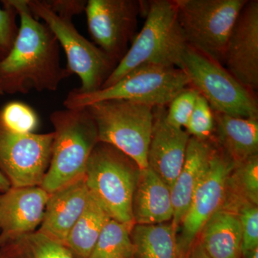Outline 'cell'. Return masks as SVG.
<instances>
[{"label":"cell","mask_w":258,"mask_h":258,"mask_svg":"<svg viewBox=\"0 0 258 258\" xmlns=\"http://www.w3.org/2000/svg\"><path fill=\"white\" fill-rule=\"evenodd\" d=\"M16 10L20 26L8 55L0 61L4 93L26 94L32 90L55 91L71 76L60 62V45L45 23L32 15L27 0H5Z\"/></svg>","instance_id":"1"},{"label":"cell","mask_w":258,"mask_h":258,"mask_svg":"<svg viewBox=\"0 0 258 258\" xmlns=\"http://www.w3.org/2000/svg\"><path fill=\"white\" fill-rule=\"evenodd\" d=\"M146 15L143 28L101 88L109 87L142 64L181 69L188 45L178 21L174 0L148 2Z\"/></svg>","instance_id":"2"},{"label":"cell","mask_w":258,"mask_h":258,"mask_svg":"<svg viewBox=\"0 0 258 258\" xmlns=\"http://www.w3.org/2000/svg\"><path fill=\"white\" fill-rule=\"evenodd\" d=\"M55 131L48 169L40 187L51 194L83 177L88 159L98 143V131L86 108L52 112Z\"/></svg>","instance_id":"3"},{"label":"cell","mask_w":258,"mask_h":258,"mask_svg":"<svg viewBox=\"0 0 258 258\" xmlns=\"http://www.w3.org/2000/svg\"><path fill=\"white\" fill-rule=\"evenodd\" d=\"M189 86V80L183 70L145 64L132 70L109 87L91 93L80 92L75 88L68 94L64 106L69 109H76L97 102L120 99L153 108L165 107Z\"/></svg>","instance_id":"4"},{"label":"cell","mask_w":258,"mask_h":258,"mask_svg":"<svg viewBox=\"0 0 258 258\" xmlns=\"http://www.w3.org/2000/svg\"><path fill=\"white\" fill-rule=\"evenodd\" d=\"M141 169L110 144L98 142L88 159L85 181L90 195L117 221L134 222L132 201Z\"/></svg>","instance_id":"5"},{"label":"cell","mask_w":258,"mask_h":258,"mask_svg":"<svg viewBox=\"0 0 258 258\" xmlns=\"http://www.w3.org/2000/svg\"><path fill=\"white\" fill-rule=\"evenodd\" d=\"M96 123L98 142L110 144L132 158L141 169L148 167L153 127V107L111 99L86 107Z\"/></svg>","instance_id":"6"},{"label":"cell","mask_w":258,"mask_h":258,"mask_svg":"<svg viewBox=\"0 0 258 258\" xmlns=\"http://www.w3.org/2000/svg\"><path fill=\"white\" fill-rule=\"evenodd\" d=\"M174 1L188 46L222 64L231 32L247 0Z\"/></svg>","instance_id":"7"},{"label":"cell","mask_w":258,"mask_h":258,"mask_svg":"<svg viewBox=\"0 0 258 258\" xmlns=\"http://www.w3.org/2000/svg\"><path fill=\"white\" fill-rule=\"evenodd\" d=\"M181 70L195 88L208 102L213 112L232 116L258 118L257 98L220 62L188 46Z\"/></svg>","instance_id":"8"},{"label":"cell","mask_w":258,"mask_h":258,"mask_svg":"<svg viewBox=\"0 0 258 258\" xmlns=\"http://www.w3.org/2000/svg\"><path fill=\"white\" fill-rule=\"evenodd\" d=\"M29 9L37 20H43L55 35L67 56L68 71L81 80L78 91H98L113 72L117 62L93 42L83 37L72 20L56 15L43 0H27Z\"/></svg>","instance_id":"9"},{"label":"cell","mask_w":258,"mask_h":258,"mask_svg":"<svg viewBox=\"0 0 258 258\" xmlns=\"http://www.w3.org/2000/svg\"><path fill=\"white\" fill-rule=\"evenodd\" d=\"M145 5L138 0L88 1L85 13L90 35L95 45L117 64L128 50L139 15L147 10Z\"/></svg>","instance_id":"10"},{"label":"cell","mask_w":258,"mask_h":258,"mask_svg":"<svg viewBox=\"0 0 258 258\" xmlns=\"http://www.w3.org/2000/svg\"><path fill=\"white\" fill-rule=\"evenodd\" d=\"M54 134L13 133L0 126V171L12 187L40 186L51 159Z\"/></svg>","instance_id":"11"},{"label":"cell","mask_w":258,"mask_h":258,"mask_svg":"<svg viewBox=\"0 0 258 258\" xmlns=\"http://www.w3.org/2000/svg\"><path fill=\"white\" fill-rule=\"evenodd\" d=\"M235 165L215 144L210 166L194 194L177 232L178 243L185 258L204 225L221 209L227 178Z\"/></svg>","instance_id":"12"},{"label":"cell","mask_w":258,"mask_h":258,"mask_svg":"<svg viewBox=\"0 0 258 258\" xmlns=\"http://www.w3.org/2000/svg\"><path fill=\"white\" fill-rule=\"evenodd\" d=\"M222 63L244 87L253 92L257 90V0H247L241 10L226 45Z\"/></svg>","instance_id":"13"},{"label":"cell","mask_w":258,"mask_h":258,"mask_svg":"<svg viewBox=\"0 0 258 258\" xmlns=\"http://www.w3.org/2000/svg\"><path fill=\"white\" fill-rule=\"evenodd\" d=\"M50 194L40 186L0 193V245L32 233L41 225Z\"/></svg>","instance_id":"14"},{"label":"cell","mask_w":258,"mask_h":258,"mask_svg":"<svg viewBox=\"0 0 258 258\" xmlns=\"http://www.w3.org/2000/svg\"><path fill=\"white\" fill-rule=\"evenodd\" d=\"M165 107L153 108L154 120L148 149V167L171 188L184 164L190 136L166 120Z\"/></svg>","instance_id":"15"},{"label":"cell","mask_w":258,"mask_h":258,"mask_svg":"<svg viewBox=\"0 0 258 258\" xmlns=\"http://www.w3.org/2000/svg\"><path fill=\"white\" fill-rule=\"evenodd\" d=\"M90 197L85 176L50 194L38 232L64 244Z\"/></svg>","instance_id":"16"},{"label":"cell","mask_w":258,"mask_h":258,"mask_svg":"<svg viewBox=\"0 0 258 258\" xmlns=\"http://www.w3.org/2000/svg\"><path fill=\"white\" fill-rule=\"evenodd\" d=\"M215 148V142L212 139L200 140L190 137L184 164L171 188L174 210L171 224L176 234L194 194L208 171Z\"/></svg>","instance_id":"17"},{"label":"cell","mask_w":258,"mask_h":258,"mask_svg":"<svg viewBox=\"0 0 258 258\" xmlns=\"http://www.w3.org/2000/svg\"><path fill=\"white\" fill-rule=\"evenodd\" d=\"M132 215L137 225H155L172 220L171 188L149 167L141 169L132 201Z\"/></svg>","instance_id":"18"},{"label":"cell","mask_w":258,"mask_h":258,"mask_svg":"<svg viewBox=\"0 0 258 258\" xmlns=\"http://www.w3.org/2000/svg\"><path fill=\"white\" fill-rule=\"evenodd\" d=\"M215 142L235 164L258 154V118L213 112Z\"/></svg>","instance_id":"19"},{"label":"cell","mask_w":258,"mask_h":258,"mask_svg":"<svg viewBox=\"0 0 258 258\" xmlns=\"http://www.w3.org/2000/svg\"><path fill=\"white\" fill-rule=\"evenodd\" d=\"M198 240L210 258H242V230L234 212L220 210L204 225Z\"/></svg>","instance_id":"20"},{"label":"cell","mask_w":258,"mask_h":258,"mask_svg":"<svg viewBox=\"0 0 258 258\" xmlns=\"http://www.w3.org/2000/svg\"><path fill=\"white\" fill-rule=\"evenodd\" d=\"M137 258H185L171 222L137 225L132 230Z\"/></svg>","instance_id":"21"},{"label":"cell","mask_w":258,"mask_h":258,"mask_svg":"<svg viewBox=\"0 0 258 258\" xmlns=\"http://www.w3.org/2000/svg\"><path fill=\"white\" fill-rule=\"evenodd\" d=\"M110 219L106 210L91 195L84 211L70 231L64 245L77 258H88Z\"/></svg>","instance_id":"22"},{"label":"cell","mask_w":258,"mask_h":258,"mask_svg":"<svg viewBox=\"0 0 258 258\" xmlns=\"http://www.w3.org/2000/svg\"><path fill=\"white\" fill-rule=\"evenodd\" d=\"M247 204L258 205V154L234 166L226 183L221 209L235 213Z\"/></svg>","instance_id":"23"},{"label":"cell","mask_w":258,"mask_h":258,"mask_svg":"<svg viewBox=\"0 0 258 258\" xmlns=\"http://www.w3.org/2000/svg\"><path fill=\"white\" fill-rule=\"evenodd\" d=\"M134 222H122L110 219L103 227L88 258H134L135 248L132 240Z\"/></svg>","instance_id":"24"},{"label":"cell","mask_w":258,"mask_h":258,"mask_svg":"<svg viewBox=\"0 0 258 258\" xmlns=\"http://www.w3.org/2000/svg\"><path fill=\"white\" fill-rule=\"evenodd\" d=\"M39 117L33 108L20 101H11L0 109V126L13 133H34Z\"/></svg>","instance_id":"25"},{"label":"cell","mask_w":258,"mask_h":258,"mask_svg":"<svg viewBox=\"0 0 258 258\" xmlns=\"http://www.w3.org/2000/svg\"><path fill=\"white\" fill-rule=\"evenodd\" d=\"M16 240L25 244V252L28 258H77L64 244L56 242L38 231Z\"/></svg>","instance_id":"26"},{"label":"cell","mask_w":258,"mask_h":258,"mask_svg":"<svg viewBox=\"0 0 258 258\" xmlns=\"http://www.w3.org/2000/svg\"><path fill=\"white\" fill-rule=\"evenodd\" d=\"M215 121L213 111L208 102L200 94L186 125V132L191 137L200 140H211L215 133Z\"/></svg>","instance_id":"27"},{"label":"cell","mask_w":258,"mask_h":258,"mask_svg":"<svg viewBox=\"0 0 258 258\" xmlns=\"http://www.w3.org/2000/svg\"><path fill=\"white\" fill-rule=\"evenodd\" d=\"M200 93L189 86L180 92L169 104L166 111V120L178 128H186Z\"/></svg>","instance_id":"28"},{"label":"cell","mask_w":258,"mask_h":258,"mask_svg":"<svg viewBox=\"0 0 258 258\" xmlns=\"http://www.w3.org/2000/svg\"><path fill=\"white\" fill-rule=\"evenodd\" d=\"M242 230V254L258 248V205L241 207L235 212Z\"/></svg>","instance_id":"29"},{"label":"cell","mask_w":258,"mask_h":258,"mask_svg":"<svg viewBox=\"0 0 258 258\" xmlns=\"http://www.w3.org/2000/svg\"><path fill=\"white\" fill-rule=\"evenodd\" d=\"M2 3L4 8H0V61L9 53L19 30L16 23V10L5 0Z\"/></svg>","instance_id":"30"},{"label":"cell","mask_w":258,"mask_h":258,"mask_svg":"<svg viewBox=\"0 0 258 258\" xmlns=\"http://www.w3.org/2000/svg\"><path fill=\"white\" fill-rule=\"evenodd\" d=\"M47 6L56 15L62 18H72L85 12L88 1L86 0H43Z\"/></svg>","instance_id":"31"},{"label":"cell","mask_w":258,"mask_h":258,"mask_svg":"<svg viewBox=\"0 0 258 258\" xmlns=\"http://www.w3.org/2000/svg\"><path fill=\"white\" fill-rule=\"evenodd\" d=\"M186 258H210L204 250L201 244L197 239L195 243L191 246Z\"/></svg>","instance_id":"32"},{"label":"cell","mask_w":258,"mask_h":258,"mask_svg":"<svg viewBox=\"0 0 258 258\" xmlns=\"http://www.w3.org/2000/svg\"><path fill=\"white\" fill-rule=\"evenodd\" d=\"M11 187L9 181L5 177L3 173L0 171V193L8 191Z\"/></svg>","instance_id":"33"},{"label":"cell","mask_w":258,"mask_h":258,"mask_svg":"<svg viewBox=\"0 0 258 258\" xmlns=\"http://www.w3.org/2000/svg\"><path fill=\"white\" fill-rule=\"evenodd\" d=\"M243 258H258V248L253 249L242 256Z\"/></svg>","instance_id":"34"},{"label":"cell","mask_w":258,"mask_h":258,"mask_svg":"<svg viewBox=\"0 0 258 258\" xmlns=\"http://www.w3.org/2000/svg\"><path fill=\"white\" fill-rule=\"evenodd\" d=\"M4 94V92H3V88H2L1 82H0V96Z\"/></svg>","instance_id":"35"}]
</instances>
